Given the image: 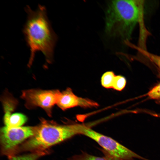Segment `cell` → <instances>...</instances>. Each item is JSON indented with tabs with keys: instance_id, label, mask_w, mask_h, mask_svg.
I'll use <instances>...</instances> for the list:
<instances>
[{
	"instance_id": "obj_15",
	"label": "cell",
	"mask_w": 160,
	"mask_h": 160,
	"mask_svg": "<svg viewBox=\"0 0 160 160\" xmlns=\"http://www.w3.org/2000/svg\"><path fill=\"white\" fill-rule=\"evenodd\" d=\"M147 95L152 99H160V83L150 91Z\"/></svg>"
},
{
	"instance_id": "obj_5",
	"label": "cell",
	"mask_w": 160,
	"mask_h": 160,
	"mask_svg": "<svg viewBox=\"0 0 160 160\" xmlns=\"http://www.w3.org/2000/svg\"><path fill=\"white\" fill-rule=\"evenodd\" d=\"M60 93L58 90L32 89L23 90L21 97L25 101V105L27 108L39 107L51 116L52 108L57 104Z\"/></svg>"
},
{
	"instance_id": "obj_10",
	"label": "cell",
	"mask_w": 160,
	"mask_h": 160,
	"mask_svg": "<svg viewBox=\"0 0 160 160\" xmlns=\"http://www.w3.org/2000/svg\"><path fill=\"white\" fill-rule=\"evenodd\" d=\"M116 76L112 71H107L104 73L101 78V83L104 87L107 88H112Z\"/></svg>"
},
{
	"instance_id": "obj_3",
	"label": "cell",
	"mask_w": 160,
	"mask_h": 160,
	"mask_svg": "<svg viewBox=\"0 0 160 160\" xmlns=\"http://www.w3.org/2000/svg\"><path fill=\"white\" fill-rule=\"evenodd\" d=\"M84 125L79 124L60 125L43 119L36 127L35 132L25 144L26 150H43L72 137L81 134Z\"/></svg>"
},
{
	"instance_id": "obj_7",
	"label": "cell",
	"mask_w": 160,
	"mask_h": 160,
	"mask_svg": "<svg viewBox=\"0 0 160 160\" xmlns=\"http://www.w3.org/2000/svg\"><path fill=\"white\" fill-rule=\"evenodd\" d=\"M56 104L63 110L76 106L86 107L98 105L96 103L90 100L77 96L70 88L60 92Z\"/></svg>"
},
{
	"instance_id": "obj_14",
	"label": "cell",
	"mask_w": 160,
	"mask_h": 160,
	"mask_svg": "<svg viewBox=\"0 0 160 160\" xmlns=\"http://www.w3.org/2000/svg\"><path fill=\"white\" fill-rule=\"evenodd\" d=\"M42 154L41 153H36L23 156H14L10 160H37L40 155Z\"/></svg>"
},
{
	"instance_id": "obj_4",
	"label": "cell",
	"mask_w": 160,
	"mask_h": 160,
	"mask_svg": "<svg viewBox=\"0 0 160 160\" xmlns=\"http://www.w3.org/2000/svg\"><path fill=\"white\" fill-rule=\"evenodd\" d=\"M81 134L95 141L113 160H132L134 158L149 160L139 156L112 138L96 132L84 125L82 129Z\"/></svg>"
},
{
	"instance_id": "obj_8",
	"label": "cell",
	"mask_w": 160,
	"mask_h": 160,
	"mask_svg": "<svg viewBox=\"0 0 160 160\" xmlns=\"http://www.w3.org/2000/svg\"><path fill=\"white\" fill-rule=\"evenodd\" d=\"M26 116L20 113H12L9 112H5L4 121L6 126L9 127H21L27 121Z\"/></svg>"
},
{
	"instance_id": "obj_11",
	"label": "cell",
	"mask_w": 160,
	"mask_h": 160,
	"mask_svg": "<svg viewBox=\"0 0 160 160\" xmlns=\"http://www.w3.org/2000/svg\"><path fill=\"white\" fill-rule=\"evenodd\" d=\"M71 160H110L104 157L92 155L85 152L73 156L71 158Z\"/></svg>"
},
{
	"instance_id": "obj_13",
	"label": "cell",
	"mask_w": 160,
	"mask_h": 160,
	"mask_svg": "<svg viewBox=\"0 0 160 160\" xmlns=\"http://www.w3.org/2000/svg\"><path fill=\"white\" fill-rule=\"evenodd\" d=\"M7 97L3 99V105L4 111L5 112L13 111L15 107V100L12 97Z\"/></svg>"
},
{
	"instance_id": "obj_9",
	"label": "cell",
	"mask_w": 160,
	"mask_h": 160,
	"mask_svg": "<svg viewBox=\"0 0 160 160\" xmlns=\"http://www.w3.org/2000/svg\"><path fill=\"white\" fill-rule=\"evenodd\" d=\"M133 47L149 59L156 66L160 71V56L150 53L146 50L135 46H134Z\"/></svg>"
},
{
	"instance_id": "obj_1",
	"label": "cell",
	"mask_w": 160,
	"mask_h": 160,
	"mask_svg": "<svg viewBox=\"0 0 160 160\" xmlns=\"http://www.w3.org/2000/svg\"><path fill=\"white\" fill-rule=\"evenodd\" d=\"M25 9L27 17L23 32L30 51L28 66L32 65L37 51L42 52L47 62L50 63L53 60L57 38L48 19L46 8L39 4L33 10L27 5Z\"/></svg>"
},
{
	"instance_id": "obj_12",
	"label": "cell",
	"mask_w": 160,
	"mask_h": 160,
	"mask_svg": "<svg viewBox=\"0 0 160 160\" xmlns=\"http://www.w3.org/2000/svg\"><path fill=\"white\" fill-rule=\"evenodd\" d=\"M126 80L123 76H116L113 84L112 88L118 91L122 90L125 87Z\"/></svg>"
},
{
	"instance_id": "obj_6",
	"label": "cell",
	"mask_w": 160,
	"mask_h": 160,
	"mask_svg": "<svg viewBox=\"0 0 160 160\" xmlns=\"http://www.w3.org/2000/svg\"><path fill=\"white\" fill-rule=\"evenodd\" d=\"M36 127H9L4 126L0 131V141L2 149L5 152L13 149L27 138L32 137L35 132Z\"/></svg>"
},
{
	"instance_id": "obj_2",
	"label": "cell",
	"mask_w": 160,
	"mask_h": 160,
	"mask_svg": "<svg viewBox=\"0 0 160 160\" xmlns=\"http://www.w3.org/2000/svg\"><path fill=\"white\" fill-rule=\"evenodd\" d=\"M137 0L110 2L105 13V31L109 36L129 38L142 15V3Z\"/></svg>"
}]
</instances>
